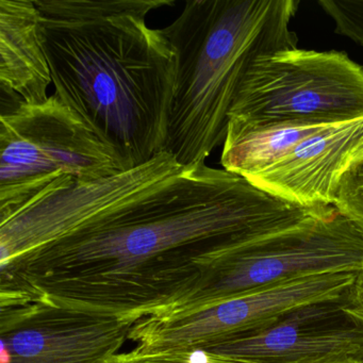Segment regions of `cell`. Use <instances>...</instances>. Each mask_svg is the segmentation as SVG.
Segmentation results:
<instances>
[{"mask_svg":"<svg viewBox=\"0 0 363 363\" xmlns=\"http://www.w3.org/2000/svg\"><path fill=\"white\" fill-rule=\"evenodd\" d=\"M315 209L206 163L182 167L164 152L48 195L40 216L52 241L0 264V297L139 322L189 294L229 248Z\"/></svg>","mask_w":363,"mask_h":363,"instance_id":"1","label":"cell"},{"mask_svg":"<svg viewBox=\"0 0 363 363\" xmlns=\"http://www.w3.org/2000/svg\"><path fill=\"white\" fill-rule=\"evenodd\" d=\"M55 94L131 169L164 152L176 55L154 10L174 0H35Z\"/></svg>","mask_w":363,"mask_h":363,"instance_id":"2","label":"cell"},{"mask_svg":"<svg viewBox=\"0 0 363 363\" xmlns=\"http://www.w3.org/2000/svg\"><path fill=\"white\" fill-rule=\"evenodd\" d=\"M298 0H189L162 33L176 55V79L164 152L182 167L203 164L228 129L250 65L296 48L290 28Z\"/></svg>","mask_w":363,"mask_h":363,"instance_id":"3","label":"cell"},{"mask_svg":"<svg viewBox=\"0 0 363 363\" xmlns=\"http://www.w3.org/2000/svg\"><path fill=\"white\" fill-rule=\"evenodd\" d=\"M130 169L56 94L0 116V220L48 193Z\"/></svg>","mask_w":363,"mask_h":363,"instance_id":"4","label":"cell"},{"mask_svg":"<svg viewBox=\"0 0 363 363\" xmlns=\"http://www.w3.org/2000/svg\"><path fill=\"white\" fill-rule=\"evenodd\" d=\"M363 272V231L335 206L223 252L199 284L154 316H175L320 274Z\"/></svg>","mask_w":363,"mask_h":363,"instance_id":"5","label":"cell"},{"mask_svg":"<svg viewBox=\"0 0 363 363\" xmlns=\"http://www.w3.org/2000/svg\"><path fill=\"white\" fill-rule=\"evenodd\" d=\"M363 118V67L341 52L289 48L255 60L238 91L227 133Z\"/></svg>","mask_w":363,"mask_h":363,"instance_id":"6","label":"cell"},{"mask_svg":"<svg viewBox=\"0 0 363 363\" xmlns=\"http://www.w3.org/2000/svg\"><path fill=\"white\" fill-rule=\"evenodd\" d=\"M357 272L320 274L233 297L197 311L150 316L135 323L129 340L143 350L196 347L271 326L307 303L341 296L354 286Z\"/></svg>","mask_w":363,"mask_h":363,"instance_id":"7","label":"cell"},{"mask_svg":"<svg viewBox=\"0 0 363 363\" xmlns=\"http://www.w3.org/2000/svg\"><path fill=\"white\" fill-rule=\"evenodd\" d=\"M0 306V363H106L137 323L48 301Z\"/></svg>","mask_w":363,"mask_h":363,"instance_id":"8","label":"cell"},{"mask_svg":"<svg viewBox=\"0 0 363 363\" xmlns=\"http://www.w3.org/2000/svg\"><path fill=\"white\" fill-rule=\"evenodd\" d=\"M201 348L248 363H363V316L352 286L296 308L267 328Z\"/></svg>","mask_w":363,"mask_h":363,"instance_id":"9","label":"cell"},{"mask_svg":"<svg viewBox=\"0 0 363 363\" xmlns=\"http://www.w3.org/2000/svg\"><path fill=\"white\" fill-rule=\"evenodd\" d=\"M363 159V118L327 127L267 169L245 178L299 207L335 206L348 169Z\"/></svg>","mask_w":363,"mask_h":363,"instance_id":"10","label":"cell"},{"mask_svg":"<svg viewBox=\"0 0 363 363\" xmlns=\"http://www.w3.org/2000/svg\"><path fill=\"white\" fill-rule=\"evenodd\" d=\"M52 80L35 0L0 1V86L16 104L48 99Z\"/></svg>","mask_w":363,"mask_h":363,"instance_id":"11","label":"cell"},{"mask_svg":"<svg viewBox=\"0 0 363 363\" xmlns=\"http://www.w3.org/2000/svg\"><path fill=\"white\" fill-rule=\"evenodd\" d=\"M329 126L284 124L242 133H227L220 164L225 171L247 178L267 169L292 152L303 140Z\"/></svg>","mask_w":363,"mask_h":363,"instance_id":"12","label":"cell"},{"mask_svg":"<svg viewBox=\"0 0 363 363\" xmlns=\"http://www.w3.org/2000/svg\"><path fill=\"white\" fill-rule=\"evenodd\" d=\"M106 363H248L231 357L208 352L203 348L178 347L167 350H135L110 357Z\"/></svg>","mask_w":363,"mask_h":363,"instance_id":"13","label":"cell"},{"mask_svg":"<svg viewBox=\"0 0 363 363\" xmlns=\"http://www.w3.org/2000/svg\"><path fill=\"white\" fill-rule=\"evenodd\" d=\"M318 5L333 20L335 33L363 48V0H318Z\"/></svg>","mask_w":363,"mask_h":363,"instance_id":"14","label":"cell"},{"mask_svg":"<svg viewBox=\"0 0 363 363\" xmlns=\"http://www.w3.org/2000/svg\"><path fill=\"white\" fill-rule=\"evenodd\" d=\"M335 207L363 231V159L344 175Z\"/></svg>","mask_w":363,"mask_h":363,"instance_id":"15","label":"cell"},{"mask_svg":"<svg viewBox=\"0 0 363 363\" xmlns=\"http://www.w3.org/2000/svg\"><path fill=\"white\" fill-rule=\"evenodd\" d=\"M354 299H356L357 308L363 316V272H360L357 276L354 286Z\"/></svg>","mask_w":363,"mask_h":363,"instance_id":"16","label":"cell"}]
</instances>
